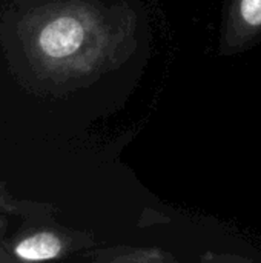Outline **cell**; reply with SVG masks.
Segmentation results:
<instances>
[{"mask_svg":"<svg viewBox=\"0 0 261 263\" xmlns=\"http://www.w3.org/2000/svg\"><path fill=\"white\" fill-rule=\"evenodd\" d=\"M85 39L82 22L72 15H60L49 20L37 37L40 52L51 60H62L75 54Z\"/></svg>","mask_w":261,"mask_h":263,"instance_id":"obj_1","label":"cell"},{"mask_svg":"<svg viewBox=\"0 0 261 263\" xmlns=\"http://www.w3.org/2000/svg\"><path fill=\"white\" fill-rule=\"evenodd\" d=\"M62 243L58 237L49 233L31 236L15 247L17 257L23 260H48L60 254Z\"/></svg>","mask_w":261,"mask_h":263,"instance_id":"obj_2","label":"cell"},{"mask_svg":"<svg viewBox=\"0 0 261 263\" xmlns=\"http://www.w3.org/2000/svg\"><path fill=\"white\" fill-rule=\"evenodd\" d=\"M240 12L249 26H261V0H242Z\"/></svg>","mask_w":261,"mask_h":263,"instance_id":"obj_3","label":"cell"}]
</instances>
